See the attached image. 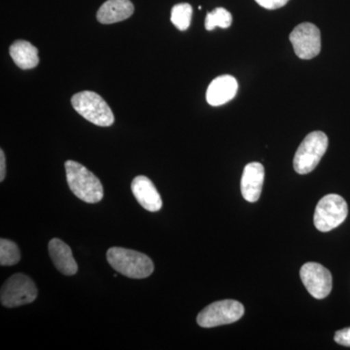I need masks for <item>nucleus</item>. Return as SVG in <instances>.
I'll return each instance as SVG.
<instances>
[{"label":"nucleus","instance_id":"1","mask_svg":"<svg viewBox=\"0 0 350 350\" xmlns=\"http://www.w3.org/2000/svg\"><path fill=\"white\" fill-rule=\"evenodd\" d=\"M64 167L68 187L78 199L88 204H96L103 199V184L93 172L71 160L66 161Z\"/></svg>","mask_w":350,"mask_h":350},{"label":"nucleus","instance_id":"2","mask_svg":"<svg viewBox=\"0 0 350 350\" xmlns=\"http://www.w3.org/2000/svg\"><path fill=\"white\" fill-rule=\"evenodd\" d=\"M107 258L110 266L126 278L142 280L150 276L154 271L150 258L137 251L111 247L107 251Z\"/></svg>","mask_w":350,"mask_h":350},{"label":"nucleus","instance_id":"3","mask_svg":"<svg viewBox=\"0 0 350 350\" xmlns=\"http://www.w3.org/2000/svg\"><path fill=\"white\" fill-rule=\"evenodd\" d=\"M71 105L78 114L94 125L109 126L114 124L111 108L100 94L90 91L81 92L72 96Z\"/></svg>","mask_w":350,"mask_h":350},{"label":"nucleus","instance_id":"4","mask_svg":"<svg viewBox=\"0 0 350 350\" xmlns=\"http://www.w3.org/2000/svg\"><path fill=\"white\" fill-rule=\"evenodd\" d=\"M328 148V137L322 131L308 133L299 146L294 157L297 174H308L319 165Z\"/></svg>","mask_w":350,"mask_h":350},{"label":"nucleus","instance_id":"5","mask_svg":"<svg viewBox=\"0 0 350 350\" xmlns=\"http://www.w3.org/2000/svg\"><path fill=\"white\" fill-rule=\"evenodd\" d=\"M349 214V206L344 198L336 194L322 198L315 207V228L320 232H330L345 222Z\"/></svg>","mask_w":350,"mask_h":350},{"label":"nucleus","instance_id":"6","mask_svg":"<svg viewBox=\"0 0 350 350\" xmlns=\"http://www.w3.org/2000/svg\"><path fill=\"white\" fill-rule=\"evenodd\" d=\"M38 298V288L29 276L16 273L4 282L0 292V301L5 308L29 305Z\"/></svg>","mask_w":350,"mask_h":350},{"label":"nucleus","instance_id":"7","mask_svg":"<svg viewBox=\"0 0 350 350\" xmlns=\"http://www.w3.org/2000/svg\"><path fill=\"white\" fill-rule=\"evenodd\" d=\"M244 314L243 304L234 300L215 301L198 314L197 322L202 328H213L234 323Z\"/></svg>","mask_w":350,"mask_h":350},{"label":"nucleus","instance_id":"8","mask_svg":"<svg viewBox=\"0 0 350 350\" xmlns=\"http://www.w3.org/2000/svg\"><path fill=\"white\" fill-rule=\"evenodd\" d=\"M290 41L295 53L301 59H312L319 56L321 50V34L317 25L303 23L290 33Z\"/></svg>","mask_w":350,"mask_h":350},{"label":"nucleus","instance_id":"9","mask_svg":"<svg viewBox=\"0 0 350 350\" xmlns=\"http://www.w3.org/2000/svg\"><path fill=\"white\" fill-rule=\"evenodd\" d=\"M300 275L301 282L313 298L322 300L331 293L333 278L330 271L319 262H306L301 268Z\"/></svg>","mask_w":350,"mask_h":350},{"label":"nucleus","instance_id":"10","mask_svg":"<svg viewBox=\"0 0 350 350\" xmlns=\"http://www.w3.org/2000/svg\"><path fill=\"white\" fill-rule=\"evenodd\" d=\"M131 188L138 204L146 211L157 213L162 208V198L148 177L144 175L135 177L131 182Z\"/></svg>","mask_w":350,"mask_h":350},{"label":"nucleus","instance_id":"11","mask_svg":"<svg viewBox=\"0 0 350 350\" xmlns=\"http://www.w3.org/2000/svg\"><path fill=\"white\" fill-rule=\"evenodd\" d=\"M264 177L265 170L262 163L253 162L245 165L241 181V195L244 200L256 202L260 199Z\"/></svg>","mask_w":350,"mask_h":350},{"label":"nucleus","instance_id":"12","mask_svg":"<svg viewBox=\"0 0 350 350\" xmlns=\"http://www.w3.org/2000/svg\"><path fill=\"white\" fill-rule=\"evenodd\" d=\"M239 84L231 75L215 78L209 84L206 91V100L211 107H220L232 100L238 93Z\"/></svg>","mask_w":350,"mask_h":350},{"label":"nucleus","instance_id":"13","mask_svg":"<svg viewBox=\"0 0 350 350\" xmlns=\"http://www.w3.org/2000/svg\"><path fill=\"white\" fill-rule=\"evenodd\" d=\"M49 255L57 271L64 275H75L78 271L77 262L72 255V251L68 244L59 239H51Z\"/></svg>","mask_w":350,"mask_h":350},{"label":"nucleus","instance_id":"14","mask_svg":"<svg viewBox=\"0 0 350 350\" xmlns=\"http://www.w3.org/2000/svg\"><path fill=\"white\" fill-rule=\"evenodd\" d=\"M135 11L130 0H107L96 14L98 22L103 25L115 24L129 19Z\"/></svg>","mask_w":350,"mask_h":350},{"label":"nucleus","instance_id":"15","mask_svg":"<svg viewBox=\"0 0 350 350\" xmlns=\"http://www.w3.org/2000/svg\"><path fill=\"white\" fill-rule=\"evenodd\" d=\"M14 63L22 69L36 68L39 63L38 50L29 41L17 40L10 46Z\"/></svg>","mask_w":350,"mask_h":350},{"label":"nucleus","instance_id":"16","mask_svg":"<svg viewBox=\"0 0 350 350\" xmlns=\"http://www.w3.org/2000/svg\"><path fill=\"white\" fill-rule=\"evenodd\" d=\"M193 8L190 4L188 3H179L174 6L172 10V24L179 29V31H184L189 29L192 20Z\"/></svg>","mask_w":350,"mask_h":350},{"label":"nucleus","instance_id":"17","mask_svg":"<svg viewBox=\"0 0 350 350\" xmlns=\"http://www.w3.org/2000/svg\"><path fill=\"white\" fill-rule=\"evenodd\" d=\"M20 250L17 244L9 239H0V265L3 267L14 266L20 262Z\"/></svg>","mask_w":350,"mask_h":350},{"label":"nucleus","instance_id":"18","mask_svg":"<svg viewBox=\"0 0 350 350\" xmlns=\"http://www.w3.org/2000/svg\"><path fill=\"white\" fill-rule=\"evenodd\" d=\"M232 23V14L225 8H216L213 12H209L206 18V31H213L216 27L228 29Z\"/></svg>","mask_w":350,"mask_h":350},{"label":"nucleus","instance_id":"19","mask_svg":"<svg viewBox=\"0 0 350 350\" xmlns=\"http://www.w3.org/2000/svg\"><path fill=\"white\" fill-rule=\"evenodd\" d=\"M262 8L269 9V10H275V9L282 8L286 5L289 0H255Z\"/></svg>","mask_w":350,"mask_h":350},{"label":"nucleus","instance_id":"20","mask_svg":"<svg viewBox=\"0 0 350 350\" xmlns=\"http://www.w3.org/2000/svg\"><path fill=\"white\" fill-rule=\"evenodd\" d=\"M334 340L338 345L350 347V327L336 332Z\"/></svg>","mask_w":350,"mask_h":350},{"label":"nucleus","instance_id":"21","mask_svg":"<svg viewBox=\"0 0 350 350\" xmlns=\"http://www.w3.org/2000/svg\"><path fill=\"white\" fill-rule=\"evenodd\" d=\"M6 174V163L4 151L0 150V181H3Z\"/></svg>","mask_w":350,"mask_h":350}]
</instances>
